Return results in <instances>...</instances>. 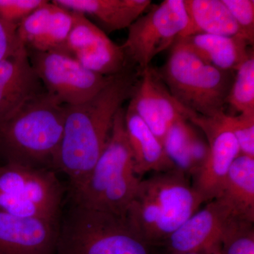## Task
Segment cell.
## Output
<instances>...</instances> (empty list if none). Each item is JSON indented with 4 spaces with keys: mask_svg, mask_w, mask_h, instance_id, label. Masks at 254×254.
I'll return each mask as SVG.
<instances>
[{
    "mask_svg": "<svg viewBox=\"0 0 254 254\" xmlns=\"http://www.w3.org/2000/svg\"><path fill=\"white\" fill-rule=\"evenodd\" d=\"M65 105L46 91L0 122L4 163L55 170L63 138Z\"/></svg>",
    "mask_w": 254,
    "mask_h": 254,
    "instance_id": "7a4b0ae2",
    "label": "cell"
},
{
    "mask_svg": "<svg viewBox=\"0 0 254 254\" xmlns=\"http://www.w3.org/2000/svg\"><path fill=\"white\" fill-rule=\"evenodd\" d=\"M184 1L189 24L185 34L180 38L198 33L243 38L236 21L222 0Z\"/></svg>",
    "mask_w": 254,
    "mask_h": 254,
    "instance_id": "44dd1931",
    "label": "cell"
},
{
    "mask_svg": "<svg viewBox=\"0 0 254 254\" xmlns=\"http://www.w3.org/2000/svg\"><path fill=\"white\" fill-rule=\"evenodd\" d=\"M240 28L242 36L254 46V1L253 0H222Z\"/></svg>",
    "mask_w": 254,
    "mask_h": 254,
    "instance_id": "484cf974",
    "label": "cell"
},
{
    "mask_svg": "<svg viewBox=\"0 0 254 254\" xmlns=\"http://www.w3.org/2000/svg\"><path fill=\"white\" fill-rule=\"evenodd\" d=\"M62 7L94 18L105 31L128 28L151 4L149 0H53Z\"/></svg>",
    "mask_w": 254,
    "mask_h": 254,
    "instance_id": "ac0fdd59",
    "label": "cell"
},
{
    "mask_svg": "<svg viewBox=\"0 0 254 254\" xmlns=\"http://www.w3.org/2000/svg\"><path fill=\"white\" fill-rule=\"evenodd\" d=\"M220 198L207 202L169 237L165 254H214L221 251L222 237L230 222L237 217ZM239 217V216H237Z\"/></svg>",
    "mask_w": 254,
    "mask_h": 254,
    "instance_id": "8fae6325",
    "label": "cell"
},
{
    "mask_svg": "<svg viewBox=\"0 0 254 254\" xmlns=\"http://www.w3.org/2000/svg\"><path fill=\"white\" fill-rule=\"evenodd\" d=\"M68 200L54 254H165L143 240L125 217Z\"/></svg>",
    "mask_w": 254,
    "mask_h": 254,
    "instance_id": "277c9868",
    "label": "cell"
},
{
    "mask_svg": "<svg viewBox=\"0 0 254 254\" xmlns=\"http://www.w3.org/2000/svg\"><path fill=\"white\" fill-rule=\"evenodd\" d=\"M21 45L12 55L0 62V122L21 105L45 91Z\"/></svg>",
    "mask_w": 254,
    "mask_h": 254,
    "instance_id": "2e32d148",
    "label": "cell"
},
{
    "mask_svg": "<svg viewBox=\"0 0 254 254\" xmlns=\"http://www.w3.org/2000/svg\"><path fill=\"white\" fill-rule=\"evenodd\" d=\"M189 24L184 0H165L128 28L123 47L128 62L140 74L156 55L173 46Z\"/></svg>",
    "mask_w": 254,
    "mask_h": 254,
    "instance_id": "ba28073f",
    "label": "cell"
},
{
    "mask_svg": "<svg viewBox=\"0 0 254 254\" xmlns=\"http://www.w3.org/2000/svg\"><path fill=\"white\" fill-rule=\"evenodd\" d=\"M226 104L240 114L254 115V53L237 70Z\"/></svg>",
    "mask_w": 254,
    "mask_h": 254,
    "instance_id": "603a6c76",
    "label": "cell"
},
{
    "mask_svg": "<svg viewBox=\"0 0 254 254\" xmlns=\"http://www.w3.org/2000/svg\"><path fill=\"white\" fill-rule=\"evenodd\" d=\"M56 173L17 164L0 165V212L60 220L65 189Z\"/></svg>",
    "mask_w": 254,
    "mask_h": 254,
    "instance_id": "52a82bcc",
    "label": "cell"
},
{
    "mask_svg": "<svg viewBox=\"0 0 254 254\" xmlns=\"http://www.w3.org/2000/svg\"><path fill=\"white\" fill-rule=\"evenodd\" d=\"M125 123L135 172L138 177L150 172L165 173L176 169L163 143L129 105L125 110Z\"/></svg>",
    "mask_w": 254,
    "mask_h": 254,
    "instance_id": "e0dca14e",
    "label": "cell"
},
{
    "mask_svg": "<svg viewBox=\"0 0 254 254\" xmlns=\"http://www.w3.org/2000/svg\"><path fill=\"white\" fill-rule=\"evenodd\" d=\"M182 38L206 63L225 71H236L254 53L250 43L240 36L198 33Z\"/></svg>",
    "mask_w": 254,
    "mask_h": 254,
    "instance_id": "d6986e66",
    "label": "cell"
},
{
    "mask_svg": "<svg viewBox=\"0 0 254 254\" xmlns=\"http://www.w3.org/2000/svg\"><path fill=\"white\" fill-rule=\"evenodd\" d=\"M66 50L87 69L103 76H115L134 68L123 47L115 44L103 30L89 21H82L73 28Z\"/></svg>",
    "mask_w": 254,
    "mask_h": 254,
    "instance_id": "7c38bea8",
    "label": "cell"
},
{
    "mask_svg": "<svg viewBox=\"0 0 254 254\" xmlns=\"http://www.w3.org/2000/svg\"><path fill=\"white\" fill-rule=\"evenodd\" d=\"M194 126L189 120H177L169 127L163 140L165 152L175 168L190 177V148Z\"/></svg>",
    "mask_w": 254,
    "mask_h": 254,
    "instance_id": "7402d4cb",
    "label": "cell"
},
{
    "mask_svg": "<svg viewBox=\"0 0 254 254\" xmlns=\"http://www.w3.org/2000/svg\"><path fill=\"white\" fill-rule=\"evenodd\" d=\"M189 179L175 169L140 182L125 218L150 245L163 250L169 237L205 203Z\"/></svg>",
    "mask_w": 254,
    "mask_h": 254,
    "instance_id": "3957f363",
    "label": "cell"
},
{
    "mask_svg": "<svg viewBox=\"0 0 254 254\" xmlns=\"http://www.w3.org/2000/svg\"><path fill=\"white\" fill-rule=\"evenodd\" d=\"M254 222L237 216L232 219L222 237V254H254Z\"/></svg>",
    "mask_w": 254,
    "mask_h": 254,
    "instance_id": "cb8c5ba5",
    "label": "cell"
},
{
    "mask_svg": "<svg viewBox=\"0 0 254 254\" xmlns=\"http://www.w3.org/2000/svg\"><path fill=\"white\" fill-rule=\"evenodd\" d=\"M46 1V0H0V18L18 26L28 15Z\"/></svg>",
    "mask_w": 254,
    "mask_h": 254,
    "instance_id": "4316f807",
    "label": "cell"
},
{
    "mask_svg": "<svg viewBox=\"0 0 254 254\" xmlns=\"http://www.w3.org/2000/svg\"><path fill=\"white\" fill-rule=\"evenodd\" d=\"M59 224L0 212V254H54Z\"/></svg>",
    "mask_w": 254,
    "mask_h": 254,
    "instance_id": "5bb4252c",
    "label": "cell"
},
{
    "mask_svg": "<svg viewBox=\"0 0 254 254\" xmlns=\"http://www.w3.org/2000/svg\"><path fill=\"white\" fill-rule=\"evenodd\" d=\"M139 78L136 68H129L114 76L91 99L65 105L63 138L54 169L67 176L69 192L86 181L108 143L115 115L131 98Z\"/></svg>",
    "mask_w": 254,
    "mask_h": 254,
    "instance_id": "6da1fadb",
    "label": "cell"
},
{
    "mask_svg": "<svg viewBox=\"0 0 254 254\" xmlns=\"http://www.w3.org/2000/svg\"><path fill=\"white\" fill-rule=\"evenodd\" d=\"M125 115L123 108L119 110L103 153L83 185L68 195L78 204L123 217L141 180L135 172Z\"/></svg>",
    "mask_w": 254,
    "mask_h": 254,
    "instance_id": "5b68a950",
    "label": "cell"
},
{
    "mask_svg": "<svg viewBox=\"0 0 254 254\" xmlns=\"http://www.w3.org/2000/svg\"><path fill=\"white\" fill-rule=\"evenodd\" d=\"M170 48L166 63L157 71L177 103L203 116L225 113L236 71L220 69L206 63L182 38Z\"/></svg>",
    "mask_w": 254,
    "mask_h": 254,
    "instance_id": "8992f818",
    "label": "cell"
},
{
    "mask_svg": "<svg viewBox=\"0 0 254 254\" xmlns=\"http://www.w3.org/2000/svg\"><path fill=\"white\" fill-rule=\"evenodd\" d=\"M217 198L237 216L254 222V158L240 154L235 159Z\"/></svg>",
    "mask_w": 254,
    "mask_h": 254,
    "instance_id": "ffe728a7",
    "label": "cell"
},
{
    "mask_svg": "<svg viewBox=\"0 0 254 254\" xmlns=\"http://www.w3.org/2000/svg\"><path fill=\"white\" fill-rule=\"evenodd\" d=\"M227 120L238 143L240 154L254 158V115H227Z\"/></svg>",
    "mask_w": 254,
    "mask_h": 254,
    "instance_id": "d4e9b609",
    "label": "cell"
},
{
    "mask_svg": "<svg viewBox=\"0 0 254 254\" xmlns=\"http://www.w3.org/2000/svg\"><path fill=\"white\" fill-rule=\"evenodd\" d=\"M200 254L190 253V254ZM214 254H222V250H221V251H220V252H217V253H215Z\"/></svg>",
    "mask_w": 254,
    "mask_h": 254,
    "instance_id": "f1b7e54d",
    "label": "cell"
},
{
    "mask_svg": "<svg viewBox=\"0 0 254 254\" xmlns=\"http://www.w3.org/2000/svg\"><path fill=\"white\" fill-rule=\"evenodd\" d=\"M227 115L222 113L207 117L190 111L188 114L189 121L199 128L208 145V158L192 185L205 203L215 199L220 194L230 166L240 155Z\"/></svg>",
    "mask_w": 254,
    "mask_h": 254,
    "instance_id": "30bf717a",
    "label": "cell"
},
{
    "mask_svg": "<svg viewBox=\"0 0 254 254\" xmlns=\"http://www.w3.org/2000/svg\"><path fill=\"white\" fill-rule=\"evenodd\" d=\"M17 28L0 18V62L12 55L22 45L18 41Z\"/></svg>",
    "mask_w": 254,
    "mask_h": 254,
    "instance_id": "83f0119b",
    "label": "cell"
},
{
    "mask_svg": "<svg viewBox=\"0 0 254 254\" xmlns=\"http://www.w3.org/2000/svg\"><path fill=\"white\" fill-rule=\"evenodd\" d=\"M27 51L45 90L63 105L81 104L91 99L115 76L87 69L63 50Z\"/></svg>",
    "mask_w": 254,
    "mask_h": 254,
    "instance_id": "9c48e42d",
    "label": "cell"
},
{
    "mask_svg": "<svg viewBox=\"0 0 254 254\" xmlns=\"http://www.w3.org/2000/svg\"><path fill=\"white\" fill-rule=\"evenodd\" d=\"M128 105L162 143L172 124L182 119L188 120L189 110L177 103L151 66L140 74Z\"/></svg>",
    "mask_w": 254,
    "mask_h": 254,
    "instance_id": "4fadbf2b",
    "label": "cell"
},
{
    "mask_svg": "<svg viewBox=\"0 0 254 254\" xmlns=\"http://www.w3.org/2000/svg\"><path fill=\"white\" fill-rule=\"evenodd\" d=\"M73 23L72 11L47 1L18 25V41L28 51L63 50Z\"/></svg>",
    "mask_w": 254,
    "mask_h": 254,
    "instance_id": "9a60e30c",
    "label": "cell"
}]
</instances>
